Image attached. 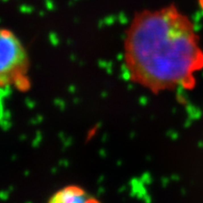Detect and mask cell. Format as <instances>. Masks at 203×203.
<instances>
[{
  "label": "cell",
  "mask_w": 203,
  "mask_h": 203,
  "mask_svg": "<svg viewBox=\"0 0 203 203\" xmlns=\"http://www.w3.org/2000/svg\"><path fill=\"white\" fill-rule=\"evenodd\" d=\"M123 57L129 79L154 94L191 88L203 69L195 24L175 4L134 15L126 30Z\"/></svg>",
  "instance_id": "6da1fadb"
},
{
  "label": "cell",
  "mask_w": 203,
  "mask_h": 203,
  "mask_svg": "<svg viewBox=\"0 0 203 203\" xmlns=\"http://www.w3.org/2000/svg\"><path fill=\"white\" fill-rule=\"evenodd\" d=\"M30 59L26 47L11 29L0 27V88L27 90Z\"/></svg>",
  "instance_id": "7a4b0ae2"
},
{
  "label": "cell",
  "mask_w": 203,
  "mask_h": 203,
  "mask_svg": "<svg viewBox=\"0 0 203 203\" xmlns=\"http://www.w3.org/2000/svg\"><path fill=\"white\" fill-rule=\"evenodd\" d=\"M100 200L77 184H69L55 191L48 199L50 203H96Z\"/></svg>",
  "instance_id": "3957f363"
},
{
  "label": "cell",
  "mask_w": 203,
  "mask_h": 203,
  "mask_svg": "<svg viewBox=\"0 0 203 203\" xmlns=\"http://www.w3.org/2000/svg\"><path fill=\"white\" fill-rule=\"evenodd\" d=\"M200 3H201V5H202V7H203V0H200Z\"/></svg>",
  "instance_id": "277c9868"
}]
</instances>
